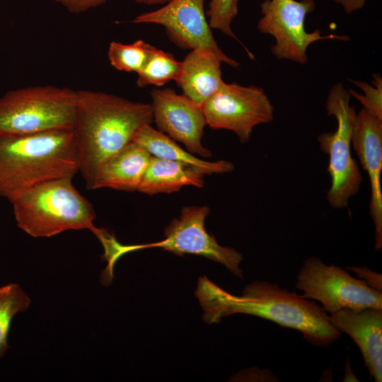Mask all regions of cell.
<instances>
[{"instance_id": "1", "label": "cell", "mask_w": 382, "mask_h": 382, "mask_svg": "<svg viewBox=\"0 0 382 382\" xmlns=\"http://www.w3.org/2000/svg\"><path fill=\"white\" fill-rule=\"evenodd\" d=\"M195 296L204 311L203 320L209 324L219 323L224 317L242 313L296 330L315 346L327 347L340 336L322 307L277 284L255 280L237 296L202 277L198 279Z\"/></svg>"}, {"instance_id": "2", "label": "cell", "mask_w": 382, "mask_h": 382, "mask_svg": "<svg viewBox=\"0 0 382 382\" xmlns=\"http://www.w3.org/2000/svg\"><path fill=\"white\" fill-rule=\"evenodd\" d=\"M153 122L151 105L99 91H77L73 133L79 171L90 189L100 166Z\"/></svg>"}, {"instance_id": "3", "label": "cell", "mask_w": 382, "mask_h": 382, "mask_svg": "<svg viewBox=\"0 0 382 382\" xmlns=\"http://www.w3.org/2000/svg\"><path fill=\"white\" fill-rule=\"evenodd\" d=\"M79 171L73 130L0 137V196L10 200L42 183Z\"/></svg>"}, {"instance_id": "4", "label": "cell", "mask_w": 382, "mask_h": 382, "mask_svg": "<svg viewBox=\"0 0 382 382\" xmlns=\"http://www.w3.org/2000/svg\"><path fill=\"white\" fill-rule=\"evenodd\" d=\"M8 201L18 227L34 238L81 229H89L97 236L102 230L93 224V205L76 189L71 178L42 183Z\"/></svg>"}, {"instance_id": "5", "label": "cell", "mask_w": 382, "mask_h": 382, "mask_svg": "<svg viewBox=\"0 0 382 382\" xmlns=\"http://www.w3.org/2000/svg\"><path fill=\"white\" fill-rule=\"evenodd\" d=\"M77 91L36 86L11 90L0 97V137L51 130H72Z\"/></svg>"}, {"instance_id": "6", "label": "cell", "mask_w": 382, "mask_h": 382, "mask_svg": "<svg viewBox=\"0 0 382 382\" xmlns=\"http://www.w3.org/2000/svg\"><path fill=\"white\" fill-rule=\"evenodd\" d=\"M351 95L342 83L329 91L325 108L337 120L334 132H325L318 137L320 149L329 156L328 172L331 185L326 199L334 209L347 206L348 200L359 190L363 178L359 168L351 155L352 134L357 117L350 105Z\"/></svg>"}, {"instance_id": "7", "label": "cell", "mask_w": 382, "mask_h": 382, "mask_svg": "<svg viewBox=\"0 0 382 382\" xmlns=\"http://www.w3.org/2000/svg\"><path fill=\"white\" fill-rule=\"evenodd\" d=\"M295 286L303 291V297L318 301L330 314L342 309H382L381 291L315 256L303 262Z\"/></svg>"}, {"instance_id": "8", "label": "cell", "mask_w": 382, "mask_h": 382, "mask_svg": "<svg viewBox=\"0 0 382 382\" xmlns=\"http://www.w3.org/2000/svg\"><path fill=\"white\" fill-rule=\"evenodd\" d=\"M315 8L314 0H264L261 3L262 16L257 28L260 33L274 38L275 43L271 47L274 57L305 64L308 62L307 48L311 44L322 40H349L345 35H322L320 30L307 32L306 17Z\"/></svg>"}, {"instance_id": "9", "label": "cell", "mask_w": 382, "mask_h": 382, "mask_svg": "<svg viewBox=\"0 0 382 382\" xmlns=\"http://www.w3.org/2000/svg\"><path fill=\"white\" fill-rule=\"evenodd\" d=\"M209 208L206 206L185 207L179 218L173 219L165 229V238L161 241L140 244L122 245L123 254L149 248H161L177 255L191 254L205 257L225 266L231 272L243 278L239 265L243 255L234 248L220 245L209 234L204 221Z\"/></svg>"}, {"instance_id": "10", "label": "cell", "mask_w": 382, "mask_h": 382, "mask_svg": "<svg viewBox=\"0 0 382 382\" xmlns=\"http://www.w3.org/2000/svg\"><path fill=\"white\" fill-rule=\"evenodd\" d=\"M202 108L207 125L233 131L241 143L250 140L255 127L274 117V106L262 88L236 83L224 82Z\"/></svg>"}, {"instance_id": "11", "label": "cell", "mask_w": 382, "mask_h": 382, "mask_svg": "<svg viewBox=\"0 0 382 382\" xmlns=\"http://www.w3.org/2000/svg\"><path fill=\"white\" fill-rule=\"evenodd\" d=\"M204 0H170L156 11L137 16L134 23L163 26L170 39L184 49L210 52L232 67L239 63L228 57L215 40L204 8Z\"/></svg>"}, {"instance_id": "12", "label": "cell", "mask_w": 382, "mask_h": 382, "mask_svg": "<svg viewBox=\"0 0 382 382\" xmlns=\"http://www.w3.org/2000/svg\"><path fill=\"white\" fill-rule=\"evenodd\" d=\"M153 121L158 130L181 142L190 153L209 157L211 151L202 144L207 120L202 106L173 89H153Z\"/></svg>"}, {"instance_id": "13", "label": "cell", "mask_w": 382, "mask_h": 382, "mask_svg": "<svg viewBox=\"0 0 382 382\" xmlns=\"http://www.w3.org/2000/svg\"><path fill=\"white\" fill-rule=\"evenodd\" d=\"M352 144L371 185L369 213L375 227V250L382 248V120L363 108L357 114Z\"/></svg>"}, {"instance_id": "14", "label": "cell", "mask_w": 382, "mask_h": 382, "mask_svg": "<svg viewBox=\"0 0 382 382\" xmlns=\"http://www.w3.org/2000/svg\"><path fill=\"white\" fill-rule=\"evenodd\" d=\"M330 323L347 333L362 354L370 376L382 379V309H342L328 316Z\"/></svg>"}, {"instance_id": "15", "label": "cell", "mask_w": 382, "mask_h": 382, "mask_svg": "<svg viewBox=\"0 0 382 382\" xmlns=\"http://www.w3.org/2000/svg\"><path fill=\"white\" fill-rule=\"evenodd\" d=\"M151 157L146 149L132 141L100 166L90 190L137 191Z\"/></svg>"}, {"instance_id": "16", "label": "cell", "mask_w": 382, "mask_h": 382, "mask_svg": "<svg viewBox=\"0 0 382 382\" xmlns=\"http://www.w3.org/2000/svg\"><path fill=\"white\" fill-rule=\"evenodd\" d=\"M217 56L201 50H192L181 62L175 81L183 95L202 106L224 82Z\"/></svg>"}, {"instance_id": "17", "label": "cell", "mask_w": 382, "mask_h": 382, "mask_svg": "<svg viewBox=\"0 0 382 382\" xmlns=\"http://www.w3.org/2000/svg\"><path fill=\"white\" fill-rule=\"evenodd\" d=\"M204 175L191 166L151 156L137 191L154 195L178 192L184 186L202 187Z\"/></svg>"}, {"instance_id": "18", "label": "cell", "mask_w": 382, "mask_h": 382, "mask_svg": "<svg viewBox=\"0 0 382 382\" xmlns=\"http://www.w3.org/2000/svg\"><path fill=\"white\" fill-rule=\"evenodd\" d=\"M132 141L141 145L153 156L187 164L202 171L204 175L231 172L233 164L227 161L209 162L202 160L185 151L173 139L147 125L134 135Z\"/></svg>"}, {"instance_id": "19", "label": "cell", "mask_w": 382, "mask_h": 382, "mask_svg": "<svg viewBox=\"0 0 382 382\" xmlns=\"http://www.w3.org/2000/svg\"><path fill=\"white\" fill-rule=\"evenodd\" d=\"M180 69L181 62L172 54L153 46L144 66L137 74V84L140 88L148 85L162 86L170 81H176Z\"/></svg>"}, {"instance_id": "20", "label": "cell", "mask_w": 382, "mask_h": 382, "mask_svg": "<svg viewBox=\"0 0 382 382\" xmlns=\"http://www.w3.org/2000/svg\"><path fill=\"white\" fill-rule=\"evenodd\" d=\"M30 302L19 284L9 283L0 286V359L8 349V335L12 319L17 313L25 311Z\"/></svg>"}, {"instance_id": "21", "label": "cell", "mask_w": 382, "mask_h": 382, "mask_svg": "<svg viewBox=\"0 0 382 382\" xmlns=\"http://www.w3.org/2000/svg\"><path fill=\"white\" fill-rule=\"evenodd\" d=\"M152 47L141 40L132 44L112 41L108 47V59L117 70L138 74L144 66Z\"/></svg>"}, {"instance_id": "22", "label": "cell", "mask_w": 382, "mask_h": 382, "mask_svg": "<svg viewBox=\"0 0 382 382\" xmlns=\"http://www.w3.org/2000/svg\"><path fill=\"white\" fill-rule=\"evenodd\" d=\"M239 0H210L207 15L211 28L219 30L224 35L237 40L231 25L238 13Z\"/></svg>"}, {"instance_id": "23", "label": "cell", "mask_w": 382, "mask_h": 382, "mask_svg": "<svg viewBox=\"0 0 382 382\" xmlns=\"http://www.w3.org/2000/svg\"><path fill=\"white\" fill-rule=\"evenodd\" d=\"M360 88L364 95L357 93L353 89L348 91L363 106V109L373 116L382 120V78L379 74H374L371 84L366 81H352Z\"/></svg>"}, {"instance_id": "24", "label": "cell", "mask_w": 382, "mask_h": 382, "mask_svg": "<svg viewBox=\"0 0 382 382\" xmlns=\"http://www.w3.org/2000/svg\"><path fill=\"white\" fill-rule=\"evenodd\" d=\"M64 6L69 12L79 13L95 8L106 0H51Z\"/></svg>"}, {"instance_id": "25", "label": "cell", "mask_w": 382, "mask_h": 382, "mask_svg": "<svg viewBox=\"0 0 382 382\" xmlns=\"http://www.w3.org/2000/svg\"><path fill=\"white\" fill-rule=\"evenodd\" d=\"M335 3L340 4L344 11L347 13L350 14L354 11L361 9L365 3L366 0H333Z\"/></svg>"}, {"instance_id": "26", "label": "cell", "mask_w": 382, "mask_h": 382, "mask_svg": "<svg viewBox=\"0 0 382 382\" xmlns=\"http://www.w3.org/2000/svg\"><path fill=\"white\" fill-rule=\"evenodd\" d=\"M137 3L145 4L149 5H156V4H166L170 0H134Z\"/></svg>"}]
</instances>
